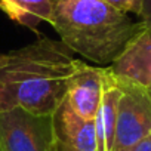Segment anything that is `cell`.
<instances>
[{
  "label": "cell",
  "mask_w": 151,
  "mask_h": 151,
  "mask_svg": "<svg viewBox=\"0 0 151 151\" xmlns=\"http://www.w3.org/2000/svg\"><path fill=\"white\" fill-rule=\"evenodd\" d=\"M76 61L62 42L47 37L0 52V111L22 108L52 116L65 99Z\"/></svg>",
  "instance_id": "obj_1"
},
{
  "label": "cell",
  "mask_w": 151,
  "mask_h": 151,
  "mask_svg": "<svg viewBox=\"0 0 151 151\" xmlns=\"http://www.w3.org/2000/svg\"><path fill=\"white\" fill-rule=\"evenodd\" d=\"M49 24L70 50L98 65H111L144 28L104 0H53Z\"/></svg>",
  "instance_id": "obj_2"
},
{
  "label": "cell",
  "mask_w": 151,
  "mask_h": 151,
  "mask_svg": "<svg viewBox=\"0 0 151 151\" xmlns=\"http://www.w3.org/2000/svg\"><path fill=\"white\" fill-rule=\"evenodd\" d=\"M0 151H56L52 116L22 108L0 111Z\"/></svg>",
  "instance_id": "obj_3"
},
{
  "label": "cell",
  "mask_w": 151,
  "mask_h": 151,
  "mask_svg": "<svg viewBox=\"0 0 151 151\" xmlns=\"http://www.w3.org/2000/svg\"><path fill=\"white\" fill-rule=\"evenodd\" d=\"M117 82L120 96L113 151L130 147L151 133V93L148 88L119 76Z\"/></svg>",
  "instance_id": "obj_4"
},
{
  "label": "cell",
  "mask_w": 151,
  "mask_h": 151,
  "mask_svg": "<svg viewBox=\"0 0 151 151\" xmlns=\"http://www.w3.org/2000/svg\"><path fill=\"white\" fill-rule=\"evenodd\" d=\"M105 68L89 65L80 59L76 61V68L67 86L65 101L71 110L85 120H95L104 92Z\"/></svg>",
  "instance_id": "obj_5"
},
{
  "label": "cell",
  "mask_w": 151,
  "mask_h": 151,
  "mask_svg": "<svg viewBox=\"0 0 151 151\" xmlns=\"http://www.w3.org/2000/svg\"><path fill=\"white\" fill-rule=\"evenodd\" d=\"M52 120L56 151H99L95 120L79 117L65 99L52 114Z\"/></svg>",
  "instance_id": "obj_6"
},
{
  "label": "cell",
  "mask_w": 151,
  "mask_h": 151,
  "mask_svg": "<svg viewBox=\"0 0 151 151\" xmlns=\"http://www.w3.org/2000/svg\"><path fill=\"white\" fill-rule=\"evenodd\" d=\"M116 76L144 88L151 86V30L142 28L108 67Z\"/></svg>",
  "instance_id": "obj_7"
},
{
  "label": "cell",
  "mask_w": 151,
  "mask_h": 151,
  "mask_svg": "<svg viewBox=\"0 0 151 151\" xmlns=\"http://www.w3.org/2000/svg\"><path fill=\"white\" fill-rule=\"evenodd\" d=\"M119 96H120V88L117 82V76L110 68H105L102 99H101V105L95 119L98 141H99V151H113Z\"/></svg>",
  "instance_id": "obj_8"
},
{
  "label": "cell",
  "mask_w": 151,
  "mask_h": 151,
  "mask_svg": "<svg viewBox=\"0 0 151 151\" xmlns=\"http://www.w3.org/2000/svg\"><path fill=\"white\" fill-rule=\"evenodd\" d=\"M0 9L17 24L36 31L42 22L50 21L53 0H0Z\"/></svg>",
  "instance_id": "obj_9"
},
{
  "label": "cell",
  "mask_w": 151,
  "mask_h": 151,
  "mask_svg": "<svg viewBox=\"0 0 151 151\" xmlns=\"http://www.w3.org/2000/svg\"><path fill=\"white\" fill-rule=\"evenodd\" d=\"M104 2L123 14H135L138 17L142 14V0H104Z\"/></svg>",
  "instance_id": "obj_10"
},
{
  "label": "cell",
  "mask_w": 151,
  "mask_h": 151,
  "mask_svg": "<svg viewBox=\"0 0 151 151\" xmlns=\"http://www.w3.org/2000/svg\"><path fill=\"white\" fill-rule=\"evenodd\" d=\"M120 151H151V133H148L141 141H138L133 145L126 147V148H123Z\"/></svg>",
  "instance_id": "obj_11"
},
{
  "label": "cell",
  "mask_w": 151,
  "mask_h": 151,
  "mask_svg": "<svg viewBox=\"0 0 151 151\" xmlns=\"http://www.w3.org/2000/svg\"><path fill=\"white\" fill-rule=\"evenodd\" d=\"M141 22H142L144 28H150L151 30V0H142Z\"/></svg>",
  "instance_id": "obj_12"
},
{
  "label": "cell",
  "mask_w": 151,
  "mask_h": 151,
  "mask_svg": "<svg viewBox=\"0 0 151 151\" xmlns=\"http://www.w3.org/2000/svg\"><path fill=\"white\" fill-rule=\"evenodd\" d=\"M148 91H150V93H151V86H150V88H148Z\"/></svg>",
  "instance_id": "obj_13"
}]
</instances>
